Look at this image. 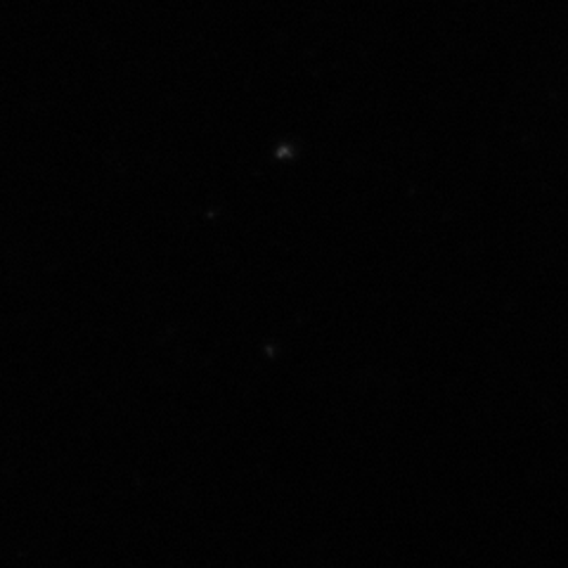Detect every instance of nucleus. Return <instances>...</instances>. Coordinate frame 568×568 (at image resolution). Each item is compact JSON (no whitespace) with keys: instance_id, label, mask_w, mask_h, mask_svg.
<instances>
[]
</instances>
